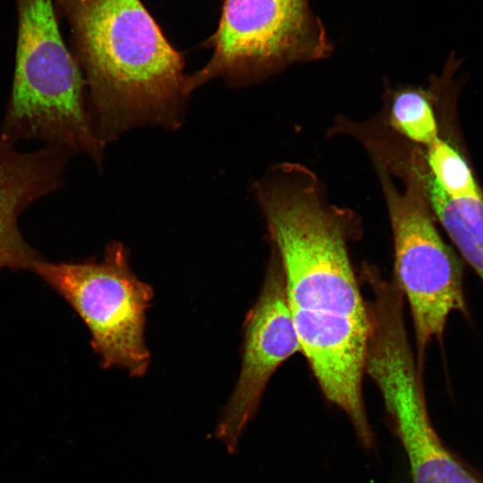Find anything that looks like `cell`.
<instances>
[{
	"label": "cell",
	"instance_id": "1",
	"mask_svg": "<svg viewBox=\"0 0 483 483\" xmlns=\"http://www.w3.org/2000/svg\"><path fill=\"white\" fill-rule=\"evenodd\" d=\"M254 191L283 268L301 352L324 396L370 448L362 395L370 317L348 250L357 219L327 203L317 176L299 164L273 167Z\"/></svg>",
	"mask_w": 483,
	"mask_h": 483
},
{
	"label": "cell",
	"instance_id": "2",
	"mask_svg": "<svg viewBox=\"0 0 483 483\" xmlns=\"http://www.w3.org/2000/svg\"><path fill=\"white\" fill-rule=\"evenodd\" d=\"M70 29L93 133L106 147L132 129H179L189 97L184 59L141 0H55Z\"/></svg>",
	"mask_w": 483,
	"mask_h": 483
},
{
	"label": "cell",
	"instance_id": "3",
	"mask_svg": "<svg viewBox=\"0 0 483 483\" xmlns=\"http://www.w3.org/2000/svg\"><path fill=\"white\" fill-rule=\"evenodd\" d=\"M17 43L13 87L0 140H40L101 166L82 72L63 39L55 0H14Z\"/></svg>",
	"mask_w": 483,
	"mask_h": 483
},
{
	"label": "cell",
	"instance_id": "4",
	"mask_svg": "<svg viewBox=\"0 0 483 483\" xmlns=\"http://www.w3.org/2000/svg\"><path fill=\"white\" fill-rule=\"evenodd\" d=\"M385 150L377 158L402 180V188L376 162L391 224L395 283L409 303L422 371L429 343L442 336L449 315L464 311L462 270L459 258L443 241L428 197L427 166L419 152Z\"/></svg>",
	"mask_w": 483,
	"mask_h": 483
},
{
	"label": "cell",
	"instance_id": "5",
	"mask_svg": "<svg viewBox=\"0 0 483 483\" xmlns=\"http://www.w3.org/2000/svg\"><path fill=\"white\" fill-rule=\"evenodd\" d=\"M208 61L188 75L190 95L221 79L241 87L291 64L328 57L333 44L309 0H223Z\"/></svg>",
	"mask_w": 483,
	"mask_h": 483
},
{
	"label": "cell",
	"instance_id": "6",
	"mask_svg": "<svg viewBox=\"0 0 483 483\" xmlns=\"http://www.w3.org/2000/svg\"><path fill=\"white\" fill-rule=\"evenodd\" d=\"M31 269L84 321L102 368L123 369L132 377L146 373L150 361L144 336L146 311L153 289L133 273L128 250L122 242H111L100 262L39 259Z\"/></svg>",
	"mask_w": 483,
	"mask_h": 483
},
{
	"label": "cell",
	"instance_id": "7",
	"mask_svg": "<svg viewBox=\"0 0 483 483\" xmlns=\"http://www.w3.org/2000/svg\"><path fill=\"white\" fill-rule=\"evenodd\" d=\"M365 372L394 423L412 483H482L449 451L432 424L404 324L389 321L373 329Z\"/></svg>",
	"mask_w": 483,
	"mask_h": 483
},
{
	"label": "cell",
	"instance_id": "8",
	"mask_svg": "<svg viewBox=\"0 0 483 483\" xmlns=\"http://www.w3.org/2000/svg\"><path fill=\"white\" fill-rule=\"evenodd\" d=\"M300 352L283 268L272 248L260 292L245 322L240 374L215 429L216 438L230 453L236 452L240 437L256 415L275 371Z\"/></svg>",
	"mask_w": 483,
	"mask_h": 483
},
{
	"label": "cell",
	"instance_id": "9",
	"mask_svg": "<svg viewBox=\"0 0 483 483\" xmlns=\"http://www.w3.org/2000/svg\"><path fill=\"white\" fill-rule=\"evenodd\" d=\"M72 154L57 146L21 152L0 140V267L32 268L39 260L22 238L18 217L38 199L57 190Z\"/></svg>",
	"mask_w": 483,
	"mask_h": 483
},
{
	"label": "cell",
	"instance_id": "10",
	"mask_svg": "<svg viewBox=\"0 0 483 483\" xmlns=\"http://www.w3.org/2000/svg\"><path fill=\"white\" fill-rule=\"evenodd\" d=\"M426 185L432 211L460 254L483 282V195L447 196L427 174Z\"/></svg>",
	"mask_w": 483,
	"mask_h": 483
},
{
	"label": "cell",
	"instance_id": "11",
	"mask_svg": "<svg viewBox=\"0 0 483 483\" xmlns=\"http://www.w3.org/2000/svg\"><path fill=\"white\" fill-rule=\"evenodd\" d=\"M428 164L433 179L451 198L478 197L482 193L462 157L437 138L428 145Z\"/></svg>",
	"mask_w": 483,
	"mask_h": 483
},
{
	"label": "cell",
	"instance_id": "12",
	"mask_svg": "<svg viewBox=\"0 0 483 483\" xmlns=\"http://www.w3.org/2000/svg\"><path fill=\"white\" fill-rule=\"evenodd\" d=\"M389 121L397 132L419 144L428 146L438 138L432 107L419 92H399L393 100Z\"/></svg>",
	"mask_w": 483,
	"mask_h": 483
},
{
	"label": "cell",
	"instance_id": "13",
	"mask_svg": "<svg viewBox=\"0 0 483 483\" xmlns=\"http://www.w3.org/2000/svg\"><path fill=\"white\" fill-rule=\"evenodd\" d=\"M1 268H2V267H0V269H1Z\"/></svg>",
	"mask_w": 483,
	"mask_h": 483
}]
</instances>
